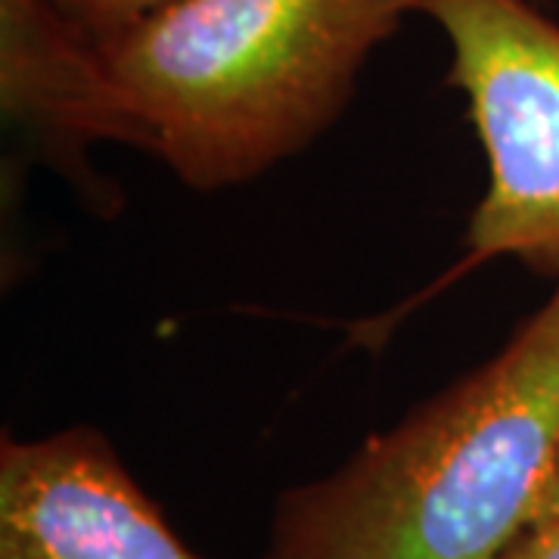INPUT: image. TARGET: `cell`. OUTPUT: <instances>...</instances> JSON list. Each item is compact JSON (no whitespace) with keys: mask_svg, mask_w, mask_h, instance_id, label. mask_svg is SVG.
Listing matches in <instances>:
<instances>
[{"mask_svg":"<svg viewBox=\"0 0 559 559\" xmlns=\"http://www.w3.org/2000/svg\"><path fill=\"white\" fill-rule=\"evenodd\" d=\"M429 0H171L100 40L190 190L240 187L340 119L367 60Z\"/></svg>","mask_w":559,"mask_h":559,"instance_id":"2","label":"cell"},{"mask_svg":"<svg viewBox=\"0 0 559 559\" xmlns=\"http://www.w3.org/2000/svg\"><path fill=\"white\" fill-rule=\"evenodd\" d=\"M500 559H559L557 525H528Z\"/></svg>","mask_w":559,"mask_h":559,"instance_id":"7","label":"cell"},{"mask_svg":"<svg viewBox=\"0 0 559 559\" xmlns=\"http://www.w3.org/2000/svg\"><path fill=\"white\" fill-rule=\"evenodd\" d=\"M532 525H557L559 528V451L550 466V476L544 481V491H540L538 507H535V516Z\"/></svg>","mask_w":559,"mask_h":559,"instance_id":"8","label":"cell"},{"mask_svg":"<svg viewBox=\"0 0 559 559\" xmlns=\"http://www.w3.org/2000/svg\"><path fill=\"white\" fill-rule=\"evenodd\" d=\"M91 38L106 40L171 0H50Z\"/></svg>","mask_w":559,"mask_h":559,"instance_id":"6","label":"cell"},{"mask_svg":"<svg viewBox=\"0 0 559 559\" xmlns=\"http://www.w3.org/2000/svg\"><path fill=\"white\" fill-rule=\"evenodd\" d=\"M0 559H200L91 426L0 444Z\"/></svg>","mask_w":559,"mask_h":559,"instance_id":"4","label":"cell"},{"mask_svg":"<svg viewBox=\"0 0 559 559\" xmlns=\"http://www.w3.org/2000/svg\"><path fill=\"white\" fill-rule=\"evenodd\" d=\"M559 451V286L479 370L280 495L261 559H500Z\"/></svg>","mask_w":559,"mask_h":559,"instance_id":"1","label":"cell"},{"mask_svg":"<svg viewBox=\"0 0 559 559\" xmlns=\"http://www.w3.org/2000/svg\"><path fill=\"white\" fill-rule=\"evenodd\" d=\"M426 16L488 159L466 261L441 286L503 255L559 277V25L528 0H429Z\"/></svg>","mask_w":559,"mask_h":559,"instance_id":"3","label":"cell"},{"mask_svg":"<svg viewBox=\"0 0 559 559\" xmlns=\"http://www.w3.org/2000/svg\"><path fill=\"white\" fill-rule=\"evenodd\" d=\"M0 106L10 124L75 165L97 143L153 150L100 40L50 0H0Z\"/></svg>","mask_w":559,"mask_h":559,"instance_id":"5","label":"cell"}]
</instances>
